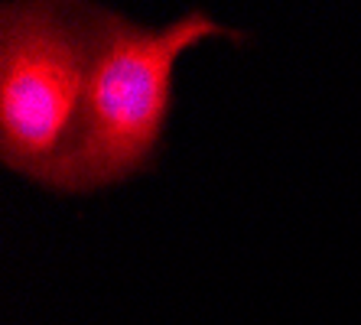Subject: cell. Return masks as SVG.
<instances>
[{
    "label": "cell",
    "mask_w": 361,
    "mask_h": 325,
    "mask_svg": "<svg viewBox=\"0 0 361 325\" xmlns=\"http://www.w3.org/2000/svg\"><path fill=\"white\" fill-rule=\"evenodd\" d=\"M92 33L78 4H4L0 10V159L42 183L75 130Z\"/></svg>",
    "instance_id": "cell-2"
},
{
    "label": "cell",
    "mask_w": 361,
    "mask_h": 325,
    "mask_svg": "<svg viewBox=\"0 0 361 325\" xmlns=\"http://www.w3.org/2000/svg\"><path fill=\"white\" fill-rule=\"evenodd\" d=\"M88 78L75 130L42 185L52 192H88L118 185L147 169L160 150L176 62L209 39H241L209 10H189L166 26H140L114 10L88 7Z\"/></svg>",
    "instance_id": "cell-1"
}]
</instances>
